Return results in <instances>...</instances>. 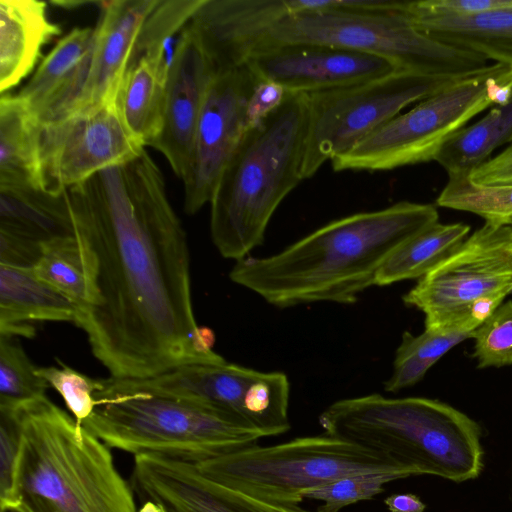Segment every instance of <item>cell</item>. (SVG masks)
Wrapping results in <instances>:
<instances>
[{"mask_svg":"<svg viewBox=\"0 0 512 512\" xmlns=\"http://www.w3.org/2000/svg\"><path fill=\"white\" fill-rule=\"evenodd\" d=\"M87 285L74 323L114 378L225 361L201 341L185 232L146 150L67 190Z\"/></svg>","mask_w":512,"mask_h":512,"instance_id":"cell-1","label":"cell"},{"mask_svg":"<svg viewBox=\"0 0 512 512\" xmlns=\"http://www.w3.org/2000/svg\"><path fill=\"white\" fill-rule=\"evenodd\" d=\"M435 206L408 201L334 220L283 251L236 261L230 279L269 304H351L375 285L387 258L401 244L438 222Z\"/></svg>","mask_w":512,"mask_h":512,"instance_id":"cell-2","label":"cell"},{"mask_svg":"<svg viewBox=\"0 0 512 512\" xmlns=\"http://www.w3.org/2000/svg\"><path fill=\"white\" fill-rule=\"evenodd\" d=\"M14 409L20 431L12 512H137L102 440L42 396Z\"/></svg>","mask_w":512,"mask_h":512,"instance_id":"cell-3","label":"cell"},{"mask_svg":"<svg viewBox=\"0 0 512 512\" xmlns=\"http://www.w3.org/2000/svg\"><path fill=\"white\" fill-rule=\"evenodd\" d=\"M319 424L323 433L384 454L412 476L465 482L483 469L479 424L439 400L380 394L342 399L319 415Z\"/></svg>","mask_w":512,"mask_h":512,"instance_id":"cell-4","label":"cell"},{"mask_svg":"<svg viewBox=\"0 0 512 512\" xmlns=\"http://www.w3.org/2000/svg\"><path fill=\"white\" fill-rule=\"evenodd\" d=\"M307 118V94L286 92L244 134L210 201L211 237L223 257L238 261L261 245L272 215L303 180Z\"/></svg>","mask_w":512,"mask_h":512,"instance_id":"cell-5","label":"cell"},{"mask_svg":"<svg viewBox=\"0 0 512 512\" xmlns=\"http://www.w3.org/2000/svg\"><path fill=\"white\" fill-rule=\"evenodd\" d=\"M82 425L108 447L202 462L258 444L264 434L214 406L130 392L95 397Z\"/></svg>","mask_w":512,"mask_h":512,"instance_id":"cell-6","label":"cell"},{"mask_svg":"<svg viewBox=\"0 0 512 512\" xmlns=\"http://www.w3.org/2000/svg\"><path fill=\"white\" fill-rule=\"evenodd\" d=\"M195 465L219 484L281 505H299L304 491L349 475L396 471L412 476L384 454L325 433L256 444Z\"/></svg>","mask_w":512,"mask_h":512,"instance_id":"cell-7","label":"cell"},{"mask_svg":"<svg viewBox=\"0 0 512 512\" xmlns=\"http://www.w3.org/2000/svg\"><path fill=\"white\" fill-rule=\"evenodd\" d=\"M406 4L385 13L330 9L291 14L270 29L254 53L285 44L328 45L385 58L400 70L453 78L489 66L475 52L420 32L408 17Z\"/></svg>","mask_w":512,"mask_h":512,"instance_id":"cell-8","label":"cell"},{"mask_svg":"<svg viewBox=\"0 0 512 512\" xmlns=\"http://www.w3.org/2000/svg\"><path fill=\"white\" fill-rule=\"evenodd\" d=\"M459 79L396 70L352 86L307 94L303 180L398 116L405 107Z\"/></svg>","mask_w":512,"mask_h":512,"instance_id":"cell-9","label":"cell"},{"mask_svg":"<svg viewBox=\"0 0 512 512\" xmlns=\"http://www.w3.org/2000/svg\"><path fill=\"white\" fill-rule=\"evenodd\" d=\"M503 64L451 83L331 159L334 171H384L435 160L444 144L491 106L485 82Z\"/></svg>","mask_w":512,"mask_h":512,"instance_id":"cell-10","label":"cell"},{"mask_svg":"<svg viewBox=\"0 0 512 512\" xmlns=\"http://www.w3.org/2000/svg\"><path fill=\"white\" fill-rule=\"evenodd\" d=\"M130 392L205 403L224 410L265 437L290 428V384L281 372H260L226 361L189 363L143 379H103L98 396Z\"/></svg>","mask_w":512,"mask_h":512,"instance_id":"cell-11","label":"cell"},{"mask_svg":"<svg viewBox=\"0 0 512 512\" xmlns=\"http://www.w3.org/2000/svg\"><path fill=\"white\" fill-rule=\"evenodd\" d=\"M512 291V225L488 222L403 296L425 315V329L463 328L470 306ZM469 332V331H467Z\"/></svg>","mask_w":512,"mask_h":512,"instance_id":"cell-12","label":"cell"},{"mask_svg":"<svg viewBox=\"0 0 512 512\" xmlns=\"http://www.w3.org/2000/svg\"><path fill=\"white\" fill-rule=\"evenodd\" d=\"M39 150L43 190L61 195L138 157L145 146L126 127L113 101L40 125Z\"/></svg>","mask_w":512,"mask_h":512,"instance_id":"cell-13","label":"cell"},{"mask_svg":"<svg viewBox=\"0 0 512 512\" xmlns=\"http://www.w3.org/2000/svg\"><path fill=\"white\" fill-rule=\"evenodd\" d=\"M258 82L246 64L219 72L213 78L182 177L184 209L188 214L210 203L221 173L248 130V100Z\"/></svg>","mask_w":512,"mask_h":512,"instance_id":"cell-14","label":"cell"},{"mask_svg":"<svg viewBox=\"0 0 512 512\" xmlns=\"http://www.w3.org/2000/svg\"><path fill=\"white\" fill-rule=\"evenodd\" d=\"M246 65L259 81L303 94L352 86L400 70L373 54L318 44L269 47L253 53Z\"/></svg>","mask_w":512,"mask_h":512,"instance_id":"cell-15","label":"cell"},{"mask_svg":"<svg viewBox=\"0 0 512 512\" xmlns=\"http://www.w3.org/2000/svg\"><path fill=\"white\" fill-rule=\"evenodd\" d=\"M133 479L140 497L166 512H313L258 500L208 478L193 462L155 453L134 455Z\"/></svg>","mask_w":512,"mask_h":512,"instance_id":"cell-16","label":"cell"},{"mask_svg":"<svg viewBox=\"0 0 512 512\" xmlns=\"http://www.w3.org/2000/svg\"><path fill=\"white\" fill-rule=\"evenodd\" d=\"M301 9V0H203L185 28L217 74L245 65L270 29Z\"/></svg>","mask_w":512,"mask_h":512,"instance_id":"cell-17","label":"cell"},{"mask_svg":"<svg viewBox=\"0 0 512 512\" xmlns=\"http://www.w3.org/2000/svg\"><path fill=\"white\" fill-rule=\"evenodd\" d=\"M216 72L186 28L170 62L163 128L151 147L160 151L177 177L184 176L207 90Z\"/></svg>","mask_w":512,"mask_h":512,"instance_id":"cell-18","label":"cell"},{"mask_svg":"<svg viewBox=\"0 0 512 512\" xmlns=\"http://www.w3.org/2000/svg\"><path fill=\"white\" fill-rule=\"evenodd\" d=\"M159 0L100 2L88 77L74 112L116 101L140 29Z\"/></svg>","mask_w":512,"mask_h":512,"instance_id":"cell-19","label":"cell"},{"mask_svg":"<svg viewBox=\"0 0 512 512\" xmlns=\"http://www.w3.org/2000/svg\"><path fill=\"white\" fill-rule=\"evenodd\" d=\"M95 41V28H74L40 63L17 94L40 125L71 114L85 86Z\"/></svg>","mask_w":512,"mask_h":512,"instance_id":"cell-20","label":"cell"},{"mask_svg":"<svg viewBox=\"0 0 512 512\" xmlns=\"http://www.w3.org/2000/svg\"><path fill=\"white\" fill-rule=\"evenodd\" d=\"M406 13L422 33L512 68V7L459 16L432 12L407 1Z\"/></svg>","mask_w":512,"mask_h":512,"instance_id":"cell-21","label":"cell"},{"mask_svg":"<svg viewBox=\"0 0 512 512\" xmlns=\"http://www.w3.org/2000/svg\"><path fill=\"white\" fill-rule=\"evenodd\" d=\"M76 314L77 305L33 269L0 264V336L31 338V322H74Z\"/></svg>","mask_w":512,"mask_h":512,"instance_id":"cell-22","label":"cell"},{"mask_svg":"<svg viewBox=\"0 0 512 512\" xmlns=\"http://www.w3.org/2000/svg\"><path fill=\"white\" fill-rule=\"evenodd\" d=\"M171 58L166 52H150L134 59L117 91L119 114L144 146H151L163 128Z\"/></svg>","mask_w":512,"mask_h":512,"instance_id":"cell-23","label":"cell"},{"mask_svg":"<svg viewBox=\"0 0 512 512\" xmlns=\"http://www.w3.org/2000/svg\"><path fill=\"white\" fill-rule=\"evenodd\" d=\"M60 33L36 0L0 1V92L4 94L26 77L42 47Z\"/></svg>","mask_w":512,"mask_h":512,"instance_id":"cell-24","label":"cell"},{"mask_svg":"<svg viewBox=\"0 0 512 512\" xmlns=\"http://www.w3.org/2000/svg\"><path fill=\"white\" fill-rule=\"evenodd\" d=\"M40 124L18 95L0 99V189L43 190Z\"/></svg>","mask_w":512,"mask_h":512,"instance_id":"cell-25","label":"cell"},{"mask_svg":"<svg viewBox=\"0 0 512 512\" xmlns=\"http://www.w3.org/2000/svg\"><path fill=\"white\" fill-rule=\"evenodd\" d=\"M0 231L43 246L75 236L67 191L0 189Z\"/></svg>","mask_w":512,"mask_h":512,"instance_id":"cell-26","label":"cell"},{"mask_svg":"<svg viewBox=\"0 0 512 512\" xmlns=\"http://www.w3.org/2000/svg\"><path fill=\"white\" fill-rule=\"evenodd\" d=\"M464 223H435L401 244L379 269L375 285L421 278L451 255L468 237Z\"/></svg>","mask_w":512,"mask_h":512,"instance_id":"cell-27","label":"cell"},{"mask_svg":"<svg viewBox=\"0 0 512 512\" xmlns=\"http://www.w3.org/2000/svg\"><path fill=\"white\" fill-rule=\"evenodd\" d=\"M512 142V100L454 134L434 161L450 175L469 174L499 146Z\"/></svg>","mask_w":512,"mask_h":512,"instance_id":"cell-28","label":"cell"},{"mask_svg":"<svg viewBox=\"0 0 512 512\" xmlns=\"http://www.w3.org/2000/svg\"><path fill=\"white\" fill-rule=\"evenodd\" d=\"M472 337L473 332L457 328L425 329L417 336L404 332L384 389L396 393L415 385L449 350Z\"/></svg>","mask_w":512,"mask_h":512,"instance_id":"cell-29","label":"cell"},{"mask_svg":"<svg viewBox=\"0 0 512 512\" xmlns=\"http://www.w3.org/2000/svg\"><path fill=\"white\" fill-rule=\"evenodd\" d=\"M436 203L476 214L488 222L504 223L512 218V185L480 186L471 182L468 174L450 175Z\"/></svg>","mask_w":512,"mask_h":512,"instance_id":"cell-30","label":"cell"},{"mask_svg":"<svg viewBox=\"0 0 512 512\" xmlns=\"http://www.w3.org/2000/svg\"><path fill=\"white\" fill-rule=\"evenodd\" d=\"M44 282L72 300L77 309L87 298V285L76 237L44 245L43 255L33 269Z\"/></svg>","mask_w":512,"mask_h":512,"instance_id":"cell-31","label":"cell"},{"mask_svg":"<svg viewBox=\"0 0 512 512\" xmlns=\"http://www.w3.org/2000/svg\"><path fill=\"white\" fill-rule=\"evenodd\" d=\"M36 369L18 341L0 336V407H16L45 396L50 385Z\"/></svg>","mask_w":512,"mask_h":512,"instance_id":"cell-32","label":"cell"},{"mask_svg":"<svg viewBox=\"0 0 512 512\" xmlns=\"http://www.w3.org/2000/svg\"><path fill=\"white\" fill-rule=\"evenodd\" d=\"M408 478L396 471L366 472L339 478L315 489L306 490L302 498L321 501L317 512H340L346 506L371 500L385 490L387 483Z\"/></svg>","mask_w":512,"mask_h":512,"instance_id":"cell-33","label":"cell"},{"mask_svg":"<svg viewBox=\"0 0 512 512\" xmlns=\"http://www.w3.org/2000/svg\"><path fill=\"white\" fill-rule=\"evenodd\" d=\"M57 361L60 367H39L36 373L61 395L73 417L82 424L97 405L94 394L103 388V379H93Z\"/></svg>","mask_w":512,"mask_h":512,"instance_id":"cell-34","label":"cell"},{"mask_svg":"<svg viewBox=\"0 0 512 512\" xmlns=\"http://www.w3.org/2000/svg\"><path fill=\"white\" fill-rule=\"evenodd\" d=\"M473 357L479 368L512 364V300L502 303L474 332Z\"/></svg>","mask_w":512,"mask_h":512,"instance_id":"cell-35","label":"cell"},{"mask_svg":"<svg viewBox=\"0 0 512 512\" xmlns=\"http://www.w3.org/2000/svg\"><path fill=\"white\" fill-rule=\"evenodd\" d=\"M20 431L14 409L0 407V508L16 509L15 471L19 453Z\"/></svg>","mask_w":512,"mask_h":512,"instance_id":"cell-36","label":"cell"},{"mask_svg":"<svg viewBox=\"0 0 512 512\" xmlns=\"http://www.w3.org/2000/svg\"><path fill=\"white\" fill-rule=\"evenodd\" d=\"M44 252L37 242L0 231V264L22 269H34Z\"/></svg>","mask_w":512,"mask_h":512,"instance_id":"cell-37","label":"cell"},{"mask_svg":"<svg viewBox=\"0 0 512 512\" xmlns=\"http://www.w3.org/2000/svg\"><path fill=\"white\" fill-rule=\"evenodd\" d=\"M286 91L270 81H259L253 89L247 105L248 129L259 125L285 98Z\"/></svg>","mask_w":512,"mask_h":512,"instance_id":"cell-38","label":"cell"},{"mask_svg":"<svg viewBox=\"0 0 512 512\" xmlns=\"http://www.w3.org/2000/svg\"><path fill=\"white\" fill-rule=\"evenodd\" d=\"M468 178L480 186L512 185V142L504 151L472 170Z\"/></svg>","mask_w":512,"mask_h":512,"instance_id":"cell-39","label":"cell"},{"mask_svg":"<svg viewBox=\"0 0 512 512\" xmlns=\"http://www.w3.org/2000/svg\"><path fill=\"white\" fill-rule=\"evenodd\" d=\"M426 10L459 16L476 15L512 7V0H421Z\"/></svg>","mask_w":512,"mask_h":512,"instance_id":"cell-40","label":"cell"},{"mask_svg":"<svg viewBox=\"0 0 512 512\" xmlns=\"http://www.w3.org/2000/svg\"><path fill=\"white\" fill-rule=\"evenodd\" d=\"M390 512H424L426 505L411 493L393 494L384 499Z\"/></svg>","mask_w":512,"mask_h":512,"instance_id":"cell-41","label":"cell"},{"mask_svg":"<svg viewBox=\"0 0 512 512\" xmlns=\"http://www.w3.org/2000/svg\"><path fill=\"white\" fill-rule=\"evenodd\" d=\"M137 512H166L164 508L151 500H145Z\"/></svg>","mask_w":512,"mask_h":512,"instance_id":"cell-42","label":"cell"},{"mask_svg":"<svg viewBox=\"0 0 512 512\" xmlns=\"http://www.w3.org/2000/svg\"><path fill=\"white\" fill-rule=\"evenodd\" d=\"M504 223H508V224H511L512 225V218L508 219L506 222Z\"/></svg>","mask_w":512,"mask_h":512,"instance_id":"cell-43","label":"cell"},{"mask_svg":"<svg viewBox=\"0 0 512 512\" xmlns=\"http://www.w3.org/2000/svg\"><path fill=\"white\" fill-rule=\"evenodd\" d=\"M511 293H512V291H511Z\"/></svg>","mask_w":512,"mask_h":512,"instance_id":"cell-44","label":"cell"}]
</instances>
